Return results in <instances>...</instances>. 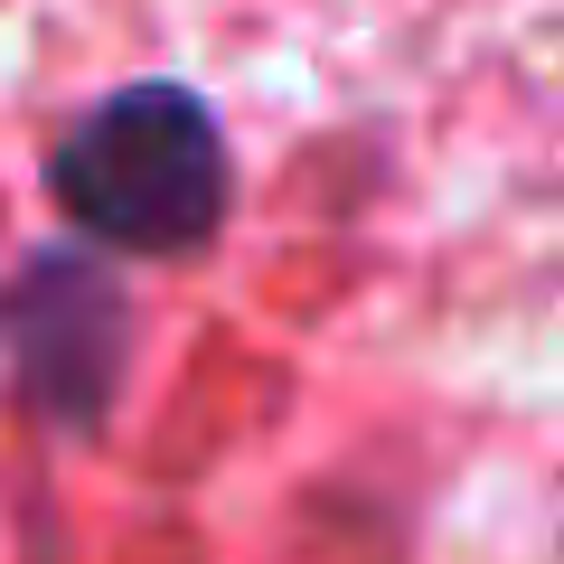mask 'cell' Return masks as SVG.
<instances>
[{
	"mask_svg": "<svg viewBox=\"0 0 564 564\" xmlns=\"http://www.w3.org/2000/svg\"><path fill=\"white\" fill-rule=\"evenodd\" d=\"M57 207L122 254L207 245L226 217V141L207 104L180 85H132V95L95 104L57 141Z\"/></svg>",
	"mask_w": 564,
	"mask_h": 564,
	"instance_id": "1",
	"label": "cell"
},
{
	"mask_svg": "<svg viewBox=\"0 0 564 564\" xmlns=\"http://www.w3.org/2000/svg\"><path fill=\"white\" fill-rule=\"evenodd\" d=\"M0 339L20 358V386L57 414H95L122 377V292L95 273V263L57 254L10 292L0 311Z\"/></svg>",
	"mask_w": 564,
	"mask_h": 564,
	"instance_id": "2",
	"label": "cell"
}]
</instances>
